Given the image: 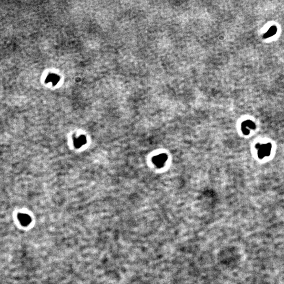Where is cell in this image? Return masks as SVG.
Returning a JSON list of instances; mask_svg holds the SVG:
<instances>
[{"label":"cell","mask_w":284,"mask_h":284,"mask_svg":"<svg viewBox=\"0 0 284 284\" xmlns=\"http://www.w3.org/2000/svg\"><path fill=\"white\" fill-rule=\"evenodd\" d=\"M256 148L258 150V156L260 159L269 156L271 150V145L270 143L267 144H257Z\"/></svg>","instance_id":"1"},{"label":"cell","mask_w":284,"mask_h":284,"mask_svg":"<svg viewBox=\"0 0 284 284\" xmlns=\"http://www.w3.org/2000/svg\"><path fill=\"white\" fill-rule=\"evenodd\" d=\"M18 218L21 224L23 226H28L31 222L30 217L27 214H20L19 215Z\"/></svg>","instance_id":"4"},{"label":"cell","mask_w":284,"mask_h":284,"mask_svg":"<svg viewBox=\"0 0 284 284\" xmlns=\"http://www.w3.org/2000/svg\"><path fill=\"white\" fill-rule=\"evenodd\" d=\"M167 160V156L165 154H160L153 158V162L158 167H162Z\"/></svg>","instance_id":"2"},{"label":"cell","mask_w":284,"mask_h":284,"mask_svg":"<svg viewBox=\"0 0 284 284\" xmlns=\"http://www.w3.org/2000/svg\"><path fill=\"white\" fill-rule=\"evenodd\" d=\"M87 140L85 136L84 135H81L79 136V137L74 138V144L75 147L76 148H79L82 146L84 144H85Z\"/></svg>","instance_id":"5"},{"label":"cell","mask_w":284,"mask_h":284,"mask_svg":"<svg viewBox=\"0 0 284 284\" xmlns=\"http://www.w3.org/2000/svg\"><path fill=\"white\" fill-rule=\"evenodd\" d=\"M255 128V124L250 120L244 122L242 125V130L245 135H248L251 130Z\"/></svg>","instance_id":"3"}]
</instances>
